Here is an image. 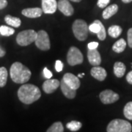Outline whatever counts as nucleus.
Listing matches in <instances>:
<instances>
[{"label": "nucleus", "mask_w": 132, "mask_h": 132, "mask_svg": "<svg viewBox=\"0 0 132 132\" xmlns=\"http://www.w3.org/2000/svg\"><path fill=\"white\" fill-rule=\"evenodd\" d=\"M19 99L24 104H31L41 97V92L37 86L24 84L18 90Z\"/></svg>", "instance_id": "f257e3e1"}, {"label": "nucleus", "mask_w": 132, "mask_h": 132, "mask_svg": "<svg viewBox=\"0 0 132 132\" xmlns=\"http://www.w3.org/2000/svg\"><path fill=\"white\" fill-rule=\"evenodd\" d=\"M10 78L16 84H25L32 76V72L27 67L19 62L13 63L10 69Z\"/></svg>", "instance_id": "f03ea898"}, {"label": "nucleus", "mask_w": 132, "mask_h": 132, "mask_svg": "<svg viewBox=\"0 0 132 132\" xmlns=\"http://www.w3.org/2000/svg\"><path fill=\"white\" fill-rule=\"evenodd\" d=\"M72 30L74 36L77 40H79V41H84L88 36L89 26L84 20L76 19L73 23Z\"/></svg>", "instance_id": "7ed1b4c3"}, {"label": "nucleus", "mask_w": 132, "mask_h": 132, "mask_svg": "<svg viewBox=\"0 0 132 132\" xmlns=\"http://www.w3.org/2000/svg\"><path fill=\"white\" fill-rule=\"evenodd\" d=\"M132 126L127 120L114 119L109 123L106 127L107 132H131Z\"/></svg>", "instance_id": "20e7f679"}, {"label": "nucleus", "mask_w": 132, "mask_h": 132, "mask_svg": "<svg viewBox=\"0 0 132 132\" xmlns=\"http://www.w3.org/2000/svg\"><path fill=\"white\" fill-rule=\"evenodd\" d=\"M38 32L33 29L21 31L16 37V42L21 46H27L35 41Z\"/></svg>", "instance_id": "39448f33"}, {"label": "nucleus", "mask_w": 132, "mask_h": 132, "mask_svg": "<svg viewBox=\"0 0 132 132\" xmlns=\"http://www.w3.org/2000/svg\"><path fill=\"white\" fill-rule=\"evenodd\" d=\"M67 61L71 66L80 65L84 61V57L79 48L75 46H71L68 52Z\"/></svg>", "instance_id": "423d86ee"}, {"label": "nucleus", "mask_w": 132, "mask_h": 132, "mask_svg": "<svg viewBox=\"0 0 132 132\" xmlns=\"http://www.w3.org/2000/svg\"><path fill=\"white\" fill-rule=\"evenodd\" d=\"M35 43L36 46L42 51H48V49H50V47H51L48 35L44 30L38 31L37 38Z\"/></svg>", "instance_id": "0eeeda50"}, {"label": "nucleus", "mask_w": 132, "mask_h": 132, "mask_svg": "<svg viewBox=\"0 0 132 132\" xmlns=\"http://www.w3.org/2000/svg\"><path fill=\"white\" fill-rule=\"evenodd\" d=\"M99 98L104 104H111L118 101L120 96L118 93H114L112 90H105L100 93Z\"/></svg>", "instance_id": "6e6552de"}, {"label": "nucleus", "mask_w": 132, "mask_h": 132, "mask_svg": "<svg viewBox=\"0 0 132 132\" xmlns=\"http://www.w3.org/2000/svg\"><path fill=\"white\" fill-rule=\"evenodd\" d=\"M57 8L65 16H71L74 13V9L69 0H59L57 2Z\"/></svg>", "instance_id": "1a4fd4ad"}, {"label": "nucleus", "mask_w": 132, "mask_h": 132, "mask_svg": "<svg viewBox=\"0 0 132 132\" xmlns=\"http://www.w3.org/2000/svg\"><path fill=\"white\" fill-rule=\"evenodd\" d=\"M62 80L64 81L70 87H71L72 89H74V90L79 89L81 85L79 77L73 73H67L63 76Z\"/></svg>", "instance_id": "9d476101"}, {"label": "nucleus", "mask_w": 132, "mask_h": 132, "mask_svg": "<svg viewBox=\"0 0 132 132\" xmlns=\"http://www.w3.org/2000/svg\"><path fill=\"white\" fill-rule=\"evenodd\" d=\"M60 86V81L57 79H48L47 80L45 81L43 84V90L47 93L51 94L53 93L57 88Z\"/></svg>", "instance_id": "9b49d317"}, {"label": "nucleus", "mask_w": 132, "mask_h": 132, "mask_svg": "<svg viewBox=\"0 0 132 132\" xmlns=\"http://www.w3.org/2000/svg\"><path fill=\"white\" fill-rule=\"evenodd\" d=\"M57 9L56 0H42L43 12L46 14H53Z\"/></svg>", "instance_id": "f8f14e48"}, {"label": "nucleus", "mask_w": 132, "mask_h": 132, "mask_svg": "<svg viewBox=\"0 0 132 132\" xmlns=\"http://www.w3.org/2000/svg\"><path fill=\"white\" fill-rule=\"evenodd\" d=\"M87 59L90 65L93 66L99 65L101 62V57L98 51L97 50V48L88 50Z\"/></svg>", "instance_id": "ddd939ff"}, {"label": "nucleus", "mask_w": 132, "mask_h": 132, "mask_svg": "<svg viewBox=\"0 0 132 132\" xmlns=\"http://www.w3.org/2000/svg\"><path fill=\"white\" fill-rule=\"evenodd\" d=\"M90 74L95 79H97L98 81H103L106 78L107 73H106V71L104 69V68L98 65L94 66L91 69Z\"/></svg>", "instance_id": "4468645a"}, {"label": "nucleus", "mask_w": 132, "mask_h": 132, "mask_svg": "<svg viewBox=\"0 0 132 132\" xmlns=\"http://www.w3.org/2000/svg\"><path fill=\"white\" fill-rule=\"evenodd\" d=\"M42 8L39 7H33V8H26L21 11L23 15L29 18V19H35L40 17L43 14Z\"/></svg>", "instance_id": "2eb2a0df"}, {"label": "nucleus", "mask_w": 132, "mask_h": 132, "mask_svg": "<svg viewBox=\"0 0 132 132\" xmlns=\"http://www.w3.org/2000/svg\"><path fill=\"white\" fill-rule=\"evenodd\" d=\"M60 87H61L62 92L63 93L64 95L67 98L73 99L76 97V90L72 89L63 80L60 81Z\"/></svg>", "instance_id": "dca6fc26"}, {"label": "nucleus", "mask_w": 132, "mask_h": 132, "mask_svg": "<svg viewBox=\"0 0 132 132\" xmlns=\"http://www.w3.org/2000/svg\"><path fill=\"white\" fill-rule=\"evenodd\" d=\"M114 73L118 78H121L125 75L126 71V67L122 62H116L114 64Z\"/></svg>", "instance_id": "f3484780"}, {"label": "nucleus", "mask_w": 132, "mask_h": 132, "mask_svg": "<svg viewBox=\"0 0 132 132\" xmlns=\"http://www.w3.org/2000/svg\"><path fill=\"white\" fill-rule=\"evenodd\" d=\"M118 11V6L116 4H113L106 7L103 11L102 16L104 19H108L115 15Z\"/></svg>", "instance_id": "a211bd4d"}, {"label": "nucleus", "mask_w": 132, "mask_h": 132, "mask_svg": "<svg viewBox=\"0 0 132 132\" xmlns=\"http://www.w3.org/2000/svg\"><path fill=\"white\" fill-rule=\"evenodd\" d=\"M5 21L6 22V24H7L10 26L13 27H15V28H18L21 24V19L18 18V17L12 16L10 15H7L5 16Z\"/></svg>", "instance_id": "6ab92c4d"}, {"label": "nucleus", "mask_w": 132, "mask_h": 132, "mask_svg": "<svg viewBox=\"0 0 132 132\" xmlns=\"http://www.w3.org/2000/svg\"><path fill=\"white\" fill-rule=\"evenodd\" d=\"M126 41L123 38H121L114 43V45L112 46V50L116 53H122L126 49Z\"/></svg>", "instance_id": "aec40b11"}, {"label": "nucleus", "mask_w": 132, "mask_h": 132, "mask_svg": "<svg viewBox=\"0 0 132 132\" xmlns=\"http://www.w3.org/2000/svg\"><path fill=\"white\" fill-rule=\"evenodd\" d=\"M122 32H123V29L118 25H112L109 27L108 29L109 35L113 38H118L121 35Z\"/></svg>", "instance_id": "412c9836"}, {"label": "nucleus", "mask_w": 132, "mask_h": 132, "mask_svg": "<svg viewBox=\"0 0 132 132\" xmlns=\"http://www.w3.org/2000/svg\"><path fill=\"white\" fill-rule=\"evenodd\" d=\"M7 70L5 67L0 68V87H4L7 84Z\"/></svg>", "instance_id": "4be33fe9"}, {"label": "nucleus", "mask_w": 132, "mask_h": 132, "mask_svg": "<svg viewBox=\"0 0 132 132\" xmlns=\"http://www.w3.org/2000/svg\"><path fill=\"white\" fill-rule=\"evenodd\" d=\"M81 126H82L81 123L76 120H72L66 124V127L71 131H77L80 129Z\"/></svg>", "instance_id": "5701e85b"}, {"label": "nucleus", "mask_w": 132, "mask_h": 132, "mask_svg": "<svg viewBox=\"0 0 132 132\" xmlns=\"http://www.w3.org/2000/svg\"><path fill=\"white\" fill-rule=\"evenodd\" d=\"M47 132H63L64 128L61 122H55L47 129Z\"/></svg>", "instance_id": "b1692460"}, {"label": "nucleus", "mask_w": 132, "mask_h": 132, "mask_svg": "<svg viewBox=\"0 0 132 132\" xmlns=\"http://www.w3.org/2000/svg\"><path fill=\"white\" fill-rule=\"evenodd\" d=\"M123 114L128 120H132V101H130L125 105L123 109Z\"/></svg>", "instance_id": "393cba45"}, {"label": "nucleus", "mask_w": 132, "mask_h": 132, "mask_svg": "<svg viewBox=\"0 0 132 132\" xmlns=\"http://www.w3.org/2000/svg\"><path fill=\"white\" fill-rule=\"evenodd\" d=\"M15 33V30L11 27H9L7 26H1L0 27V34L3 36H10L12 35H13Z\"/></svg>", "instance_id": "a878e982"}, {"label": "nucleus", "mask_w": 132, "mask_h": 132, "mask_svg": "<svg viewBox=\"0 0 132 132\" xmlns=\"http://www.w3.org/2000/svg\"><path fill=\"white\" fill-rule=\"evenodd\" d=\"M99 24H100V30L99 32L97 33V36H98V38L100 40H104L106 39V29H105V27L103 25V24L99 21Z\"/></svg>", "instance_id": "bb28decb"}, {"label": "nucleus", "mask_w": 132, "mask_h": 132, "mask_svg": "<svg viewBox=\"0 0 132 132\" xmlns=\"http://www.w3.org/2000/svg\"><path fill=\"white\" fill-rule=\"evenodd\" d=\"M100 28H101V27L99 24V20H95L93 24H90L89 26V30L91 32L95 33V34L98 32Z\"/></svg>", "instance_id": "cd10ccee"}, {"label": "nucleus", "mask_w": 132, "mask_h": 132, "mask_svg": "<svg viewBox=\"0 0 132 132\" xmlns=\"http://www.w3.org/2000/svg\"><path fill=\"white\" fill-rule=\"evenodd\" d=\"M110 0H98L97 5L100 8H104L109 4Z\"/></svg>", "instance_id": "c85d7f7f"}, {"label": "nucleus", "mask_w": 132, "mask_h": 132, "mask_svg": "<svg viewBox=\"0 0 132 132\" xmlns=\"http://www.w3.org/2000/svg\"><path fill=\"white\" fill-rule=\"evenodd\" d=\"M127 41L128 46L132 48V28H130L128 30Z\"/></svg>", "instance_id": "c756f323"}, {"label": "nucleus", "mask_w": 132, "mask_h": 132, "mask_svg": "<svg viewBox=\"0 0 132 132\" xmlns=\"http://www.w3.org/2000/svg\"><path fill=\"white\" fill-rule=\"evenodd\" d=\"M55 69L57 72H60L63 69V64L60 60H57L55 62Z\"/></svg>", "instance_id": "7c9ffc66"}, {"label": "nucleus", "mask_w": 132, "mask_h": 132, "mask_svg": "<svg viewBox=\"0 0 132 132\" xmlns=\"http://www.w3.org/2000/svg\"><path fill=\"white\" fill-rule=\"evenodd\" d=\"M43 74H44V77L46 78L47 79H52V76H53L52 72L49 71L46 67L44 68V69H43Z\"/></svg>", "instance_id": "2f4dec72"}, {"label": "nucleus", "mask_w": 132, "mask_h": 132, "mask_svg": "<svg viewBox=\"0 0 132 132\" xmlns=\"http://www.w3.org/2000/svg\"><path fill=\"white\" fill-rule=\"evenodd\" d=\"M98 46V42H91L88 43L87 47L89 49H95Z\"/></svg>", "instance_id": "473e14b6"}, {"label": "nucleus", "mask_w": 132, "mask_h": 132, "mask_svg": "<svg viewBox=\"0 0 132 132\" xmlns=\"http://www.w3.org/2000/svg\"><path fill=\"white\" fill-rule=\"evenodd\" d=\"M7 0H0V10L5 8L7 6Z\"/></svg>", "instance_id": "72a5a7b5"}, {"label": "nucleus", "mask_w": 132, "mask_h": 132, "mask_svg": "<svg viewBox=\"0 0 132 132\" xmlns=\"http://www.w3.org/2000/svg\"><path fill=\"white\" fill-rule=\"evenodd\" d=\"M126 81H128V83L132 85V71L128 73V74L126 75Z\"/></svg>", "instance_id": "f704fd0d"}, {"label": "nucleus", "mask_w": 132, "mask_h": 132, "mask_svg": "<svg viewBox=\"0 0 132 132\" xmlns=\"http://www.w3.org/2000/svg\"><path fill=\"white\" fill-rule=\"evenodd\" d=\"M6 52H5V50L4 48L0 46V57H3L5 55Z\"/></svg>", "instance_id": "c9c22d12"}, {"label": "nucleus", "mask_w": 132, "mask_h": 132, "mask_svg": "<svg viewBox=\"0 0 132 132\" xmlns=\"http://www.w3.org/2000/svg\"><path fill=\"white\" fill-rule=\"evenodd\" d=\"M122 2H123V3H125V4H128V3L131 2L132 0H122Z\"/></svg>", "instance_id": "e433bc0d"}, {"label": "nucleus", "mask_w": 132, "mask_h": 132, "mask_svg": "<svg viewBox=\"0 0 132 132\" xmlns=\"http://www.w3.org/2000/svg\"><path fill=\"white\" fill-rule=\"evenodd\" d=\"M84 76H85V73H81V74H79V75L77 76H78L79 78H82V77H83Z\"/></svg>", "instance_id": "4c0bfd02"}, {"label": "nucleus", "mask_w": 132, "mask_h": 132, "mask_svg": "<svg viewBox=\"0 0 132 132\" xmlns=\"http://www.w3.org/2000/svg\"><path fill=\"white\" fill-rule=\"evenodd\" d=\"M71 2H80L81 0H69Z\"/></svg>", "instance_id": "58836bf2"}, {"label": "nucleus", "mask_w": 132, "mask_h": 132, "mask_svg": "<svg viewBox=\"0 0 132 132\" xmlns=\"http://www.w3.org/2000/svg\"><path fill=\"white\" fill-rule=\"evenodd\" d=\"M131 65H132V64H131ZM131 67H132V65H131Z\"/></svg>", "instance_id": "ea45409f"}]
</instances>
